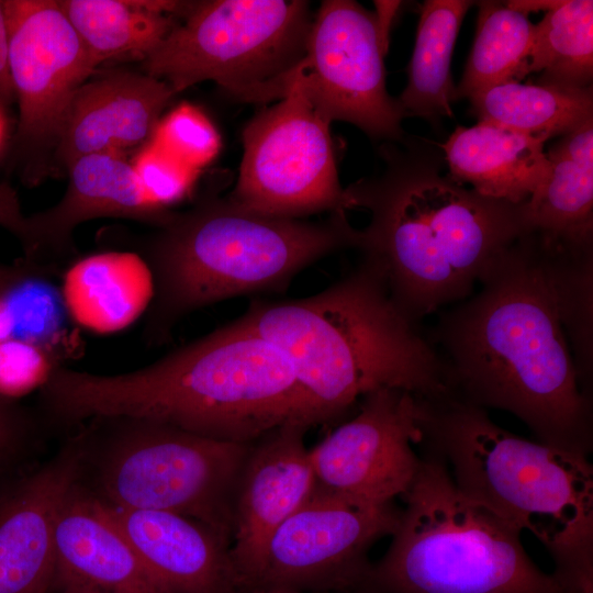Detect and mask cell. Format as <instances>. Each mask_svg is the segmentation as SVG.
<instances>
[{"label":"cell","instance_id":"6da1fadb","mask_svg":"<svg viewBox=\"0 0 593 593\" xmlns=\"http://www.w3.org/2000/svg\"><path fill=\"white\" fill-rule=\"evenodd\" d=\"M443 311L428 339L448 395L521 419L537 441L589 456L593 245L533 230Z\"/></svg>","mask_w":593,"mask_h":593},{"label":"cell","instance_id":"7a4b0ae2","mask_svg":"<svg viewBox=\"0 0 593 593\" xmlns=\"http://www.w3.org/2000/svg\"><path fill=\"white\" fill-rule=\"evenodd\" d=\"M382 169L345 189L350 210L369 212L356 248L416 323L470 296L490 264L533 231L526 202L485 197L444 174L428 142L380 147Z\"/></svg>","mask_w":593,"mask_h":593},{"label":"cell","instance_id":"3957f363","mask_svg":"<svg viewBox=\"0 0 593 593\" xmlns=\"http://www.w3.org/2000/svg\"><path fill=\"white\" fill-rule=\"evenodd\" d=\"M38 392L44 424L64 429L130 417L253 443L286 423L309 427L289 360L239 317L133 371L98 374L60 363Z\"/></svg>","mask_w":593,"mask_h":593},{"label":"cell","instance_id":"277c9868","mask_svg":"<svg viewBox=\"0 0 593 593\" xmlns=\"http://www.w3.org/2000/svg\"><path fill=\"white\" fill-rule=\"evenodd\" d=\"M239 320L289 360L309 427L338 418L380 389L422 398L448 394L436 348L363 259L311 296L255 300Z\"/></svg>","mask_w":593,"mask_h":593},{"label":"cell","instance_id":"5b68a950","mask_svg":"<svg viewBox=\"0 0 593 593\" xmlns=\"http://www.w3.org/2000/svg\"><path fill=\"white\" fill-rule=\"evenodd\" d=\"M425 454L440 458L459 492L551 555L569 589L593 582V467L589 456L534 441L488 411L448 394L416 396Z\"/></svg>","mask_w":593,"mask_h":593},{"label":"cell","instance_id":"8992f818","mask_svg":"<svg viewBox=\"0 0 593 593\" xmlns=\"http://www.w3.org/2000/svg\"><path fill=\"white\" fill-rule=\"evenodd\" d=\"M158 227L143 257L154 280L143 327L149 345L165 344L182 317L206 305L282 291L316 260L358 242L346 212L320 221L281 219L228 197L171 212Z\"/></svg>","mask_w":593,"mask_h":593},{"label":"cell","instance_id":"52a82bcc","mask_svg":"<svg viewBox=\"0 0 593 593\" xmlns=\"http://www.w3.org/2000/svg\"><path fill=\"white\" fill-rule=\"evenodd\" d=\"M399 525L366 593H569L525 550L522 533L465 497L423 452Z\"/></svg>","mask_w":593,"mask_h":593},{"label":"cell","instance_id":"ba28073f","mask_svg":"<svg viewBox=\"0 0 593 593\" xmlns=\"http://www.w3.org/2000/svg\"><path fill=\"white\" fill-rule=\"evenodd\" d=\"M78 429L99 500L192 518L230 541L238 477L254 443H232L130 417L88 421Z\"/></svg>","mask_w":593,"mask_h":593},{"label":"cell","instance_id":"9c48e42d","mask_svg":"<svg viewBox=\"0 0 593 593\" xmlns=\"http://www.w3.org/2000/svg\"><path fill=\"white\" fill-rule=\"evenodd\" d=\"M313 16L303 0L192 2L143 60L145 74L175 93L211 80L242 101L280 100L305 56Z\"/></svg>","mask_w":593,"mask_h":593},{"label":"cell","instance_id":"30bf717a","mask_svg":"<svg viewBox=\"0 0 593 593\" xmlns=\"http://www.w3.org/2000/svg\"><path fill=\"white\" fill-rule=\"evenodd\" d=\"M329 125L295 74L284 97L244 127L239 172L228 198L247 210L281 219L350 210Z\"/></svg>","mask_w":593,"mask_h":593},{"label":"cell","instance_id":"8fae6325","mask_svg":"<svg viewBox=\"0 0 593 593\" xmlns=\"http://www.w3.org/2000/svg\"><path fill=\"white\" fill-rule=\"evenodd\" d=\"M401 508L314 489L279 526L253 575L239 585L307 593H366L372 546L395 532Z\"/></svg>","mask_w":593,"mask_h":593},{"label":"cell","instance_id":"7c38bea8","mask_svg":"<svg viewBox=\"0 0 593 593\" xmlns=\"http://www.w3.org/2000/svg\"><path fill=\"white\" fill-rule=\"evenodd\" d=\"M383 41L374 12L351 0H326L313 16L296 69L307 98L333 121L387 142L404 137L405 118L387 90Z\"/></svg>","mask_w":593,"mask_h":593},{"label":"cell","instance_id":"4fadbf2b","mask_svg":"<svg viewBox=\"0 0 593 593\" xmlns=\"http://www.w3.org/2000/svg\"><path fill=\"white\" fill-rule=\"evenodd\" d=\"M421 437L414 394L380 389L357 414L310 448L315 489L349 500L385 504L410 490L419 468Z\"/></svg>","mask_w":593,"mask_h":593},{"label":"cell","instance_id":"5bb4252c","mask_svg":"<svg viewBox=\"0 0 593 593\" xmlns=\"http://www.w3.org/2000/svg\"><path fill=\"white\" fill-rule=\"evenodd\" d=\"M2 3L19 143L29 150L56 147L70 101L97 66L57 1Z\"/></svg>","mask_w":593,"mask_h":593},{"label":"cell","instance_id":"9a60e30c","mask_svg":"<svg viewBox=\"0 0 593 593\" xmlns=\"http://www.w3.org/2000/svg\"><path fill=\"white\" fill-rule=\"evenodd\" d=\"M67 169L69 182L57 204L29 217L15 210L3 223L21 239L26 262L54 276L64 272L76 260L74 230L91 219L130 217L156 225L165 220L122 154L86 155Z\"/></svg>","mask_w":593,"mask_h":593},{"label":"cell","instance_id":"2e32d148","mask_svg":"<svg viewBox=\"0 0 593 593\" xmlns=\"http://www.w3.org/2000/svg\"><path fill=\"white\" fill-rule=\"evenodd\" d=\"M307 429L298 422L286 423L250 446L233 503L230 553L239 584L253 575L275 530L314 492L315 475L304 441Z\"/></svg>","mask_w":593,"mask_h":593},{"label":"cell","instance_id":"e0dca14e","mask_svg":"<svg viewBox=\"0 0 593 593\" xmlns=\"http://www.w3.org/2000/svg\"><path fill=\"white\" fill-rule=\"evenodd\" d=\"M83 460L77 430L53 458L0 494V593H47L57 514L81 480Z\"/></svg>","mask_w":593,"mask_h":593},{"label":"cell","instance_id":"ac0fdd59","mask_svg":"<svg viewBox=\"0 0 593 593\" xmlns=\"http://www.w3.org/2000/svg\"><path fill=\"white\" fill-rule=\"evenodd\" d=\"M101 502L164 593H232L238 586L231 541L212 528L175 513Z\"/></svg>","mask_w":593,"mask_h":593},{"label":"cell","instance_id":"d6986e66","mask_svg":"<svg viewBox=\"0 0 593 593\" xmlns=\"http://www.w3.org/2000/svg\"><path fill=\"white\" fill-rule=\"evenodd\" d=\"M176 93L147 74L109 71L87 80L68 107L56 154L67 168L91 154H122L147 143Z\"/></svg>","mask_w":593,"mask_h":593},{"label":"cell","instance_id":"ffe728a7","mask_svg":"<svg viewBox=\"0 0 593 593\" xmlns=\"http://www.w3.org/2000/svg\"><path fill=\"white\" fill-rule=\"evenodd\" d=\"M53 583L63 593H164L103 503L80 481L57 514Z\"/></svg>","mask_w":593,"mask_h":593},{"label":"cell","instance_id":"44dd1931","mask_svg":"<svg viewBox=\"0 0 593 593\" xmlns=\"http://www.w3.org/2000/svg\"><path fill=\"white\" fill-rule=\"evenodd\" d=\"M546 141L478 121L469 127L458 126L440 148L454 180L485 197L522 203L549 175Z\"/></svg>","mask_w":593,"mask_h":593},{"label":"cell","instance_id":"7402d4cb","mask_svg":"<svg viewBox=\"0 0 593 593\" xmlns=\"http://www.w3.org/2000/svg\"><path fill=\"white\" fill-rule=\"evenodd\" d=\"M60 287L71 322L99 334L128 327L147 310L154 280L144 258L105 251L74 260Z\"/></svg>","mask_w":593,"mask_h":593},{"label":"cell","instance_id":"603a6c76","mask_svg":"<svg viewBox=\"0 0 593 593\" xmlns=\"http://www.w3.org/2000/svg\"><path fill=\"white\" fill-rule=\"evenodd\" d=\"M192 2L61 0L58 7L98 67L108 60L146 59Z\"/></svg>","mask_w":593,"mask_h":593},{"label":"cell","instance_id":"cb8c5ba5","mask_svg":"<svg viewBox=\"0 0 593 593\" xmlns=\"http://www.w3.org/2000/svg\"><path fill=\"white\" fill-rule=\"evenodd\" d=\"M546 154L549 175L526 202L533 228L593 242V120L563 135Z\"/></svg>","mask_w":593,"mask_h":593},{"label":"cell","instance_id":"d4e9b609","mask_svg":"<svg viewBox=\"0 0 593 593\" xmlns=\"http://www.w3.org/2000/svg\"><path fill=\"white\" fill-rule=\"evenodd\" d=\"M468 0H426L422 4L409 81L398 99L404 116H452L456 101L450 61Z\"/></svg>","mask_w":593,"mask_h":593},{"label":"cell","instance_id":"484cf974","mask_svg":"<svg viewBox=\"0 0 593 593\" xmlns=\"http://www.w3.org/2000/svg\"><path fill=\"white\" fill-rule=\"evenodd\" d=\"M592 91L512 81L473 93L470 110L479 121L549 139L593 120Z\"/></svg>","mask_w":593,"mask_h":593},{"label":"cell","instance_id":"4316f807","mask_svg":"<svg viewBox=\"0 0 593 593\" xmlns=\"http://www.w3.org/2000/svg\"><path fill=\"white\" fill-rule=\"evenodd\" d=\"M477 31L456 101L492 86L521 82L528 75L535 25L505 2L478 1Z\"/></svg>","mask_w":593,"mask_h":593},{"label":"cell","instance_id":"83f0119b","mask_svg":"<svg viewBox=\"0 0 593 593\" xmlns=\"http://www.w3.org/2000/svg\"><path fill=\"white\" fill-rule=\"evenodd\" d=\"M54 275L25 260L18 266L0 265V310L11 328V339L44 347L59 360L75 348L60 287Z\"/></svg>","mask_w":593,"mask_h":593},{"label":"cell","instance_id":"f1b7e54d","mask_svg":"<svg viewBox=\"0 0 593 593\" xmlns=\"http://www.w3.org/2000/svg\"><path fill=\"white\" fill-rule=\"evenodd\" d=\"M538 83L590 88L593 79V1L563 0L535 25L528 75Z\"/></svg>","mask_w":593,"mask_h":593},{"label":"cell","instance_id":"f546056e","mask_svg":"<svg viewBox=\"0 0 593 593\" xmlns=\"http://www.w3.org/2000/svg\"><path fill=\"white\" fill-rule=\"evenodd\" d=\"M149 141L197 171L215 158L221 146L212 122L189 103L179 104L160 119Z\"/></svg>","mask_w":593,"mask_h":593},{"label":"cell","instance_id":"4dcf8cb0","mask_svg":"<svg viewBox=\"0 0 593 593\" xmlns=\"http://www.w3.org/2000/svg\"><path fill=\"white\" fill-rule=\"evenodd\" d=\"M132 166L142 189L164 217L189 195L199 175L152 141L142 146Z\"/></svg>","mask_w":593,"mask_h":593},{"label":"cell","instance_id":"1f68e13d","mask_svg":"<svg viewBox=\"0 0 593 593\" xmlns=\"http://www.w3.org/2000/svg\"><path fill=\"white\" fill-rule=\"evenodd\" d=\"M59 358L35 344L8 339L0 344V394L18 400L19 396L40 389Z\"/></svg>","mask_w":593,"mask_h":593},{"label":"cell","instance_id":"d6a6232c","mask_svg":"<svg viewBox=\"0 0 593 593\" xmlns=\"http://www.w3.org/2000/svg\"><path fill=\"white\" fill-rule=\"evenodd\" d=\"M42 424L19 400L0 394V475L31 446Z\"/></svg>","mask_w":593,"mask_h":593},{"label":"cell","instance_id":"836d02e7","mask_svg":"<svg viewBox=\"0 0 593 593\" xmlns=\"http://www.w3.org/2000/svg\"><path fill=\"white\" fill-rule=\"evenodd\" d=\"M13 98L15 97L9 70V33L3 3L0 1V104Z\"/></svg>","mask_w":593,"mask_h":593},{"label":"cell","instance_id":"e575fe53","mask_svg":"<svg viewBox=\"0 0 593 593\" xmlns=\"http://www.w3.org/2000/svg\"><path fill=\"white\" fill-rule=\"evenodd\" d=\"M376 18L380 29L381 36L385 44H388L389 31L391 23L398 12L401 4L399 1H376Z\"/></svg>","mask_w":593,"mask_h":593},{"label":"cell","instance_id":"d590c367","mask_svg":"<svg viewBox=\"0 0 593 593\" xmlns=\"http://www.w3.org/2000/svg\"><path fill=\"white\" fill-rule=\"evenodd\" d=\"M563 1V0H562ZM561 0L553 1V0H541V1H506L505 4L516 11H521L523 13L528 14L532 11H539L542 10L546 12L551 11L556 8H558L561 3Z\"/></svg>","mask_w":593,"mask_h":593},{"label":"cell","instance_id":"8d00e7d4","mask_svg":"<svg viewBox=\"0 0 593 593\" xmlns=\"http://www.w3.org/2000/svg\"><path fill=\"white\" fill-rule=\"evenodd\" d=\"M232 593H307L281 588L238 585Z\"/></svg>","mask_w":593,"mask_h":593},{"label":"cell","instance_id":"74e56055","mask_svg":"<svg viewBox=\"0 0 593 593\" xmlns=\"http://www.w3.org/2000/svg\"><path fill=\"white\" fill-rule=\"evenodd\" d=\"M4 132H5V123H4V118L2 115V112L0 110V145L3 141Z\"/></svg>","mask_w":593,"mask_h":593},{"label":"cell","instance_id":"f35d334b","mask_svg":"<svg viewBox=\"0 0 593 593\" xmlns=\"http://www.w3.org/2000/svg\"><path fill=\"white\" fill-rule=\"evenodd\" d=\"M570 593H593V585H589L580 590L571 591Z\"/></svg>","mask_w":593,"mask_h":593}]
</instances>
